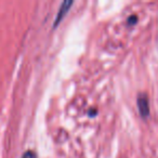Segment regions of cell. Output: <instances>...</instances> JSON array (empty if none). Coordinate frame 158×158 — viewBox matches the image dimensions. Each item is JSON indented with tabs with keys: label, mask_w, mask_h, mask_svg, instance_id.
<instances>
[{
	"label": "cell",
	"mask_w": 158,
	"mask_h": 158,
	"mask_svg": "<svg viewBox=\"0 0 158 158\" xmlns=\"http://www.w3.org/2000/svg\"><path fill=\"white\" fill-rule=\"evenodd\" d=\"M22 158H37V156H36V154L33 151H27L23 154Z\"/></svg>",
	"instance_id": "3"
},
{
	"label": "cell",
	"mask_w": 158,
	"mask_h": 158,
	"mask_svg": "<svg viewBox=\"0 0 158 158\" xmlns=\"http://www.w3.org/2000/svg\"><path fill=\"white\" fill-rule=\"evenodd\" d=\"M72 5H73V1H72V0H65V1H63V2H62L61 7H60L59 12H57L56 19H55V22H54L55 26H56V25L59 24L60 21H61L62 19L64 18V15H65V14L67 13L68 10H69V8L72 7Z\"/></svg>",
	"instance_id": "2"
},
{
	"label": "cell",
	"mask_w": 158,
	"mask_h": 158,
	"mask_svg": "<svg viewBox=\"0 0 158 158\" xmlns=\"http://www.w3.org/2000/svg\"><path fill=\"white\" fill-rule=\"evenodd\" d=\"M138 107L142 117H147L149 115V104L146 94H139L138 97Z\"/></svg>",
	"instance_id": "1"
}]
</instances>
